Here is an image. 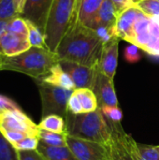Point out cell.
<instances>
[{
    "label": "cell",
    "mask_w": 159,
    "mask_h": 160,
    "mask_svg": "<svg viewBox=\"0 0 159 160\" xmlns=\"http://www.w3.org/2000/svg\"><path fill=\"white\" fill-rule=\"evenodd\" d=\"M157 150L159 151V145H158V146H157Z\"/></svg>",
    "instance_id": "44"
},
{
    "label": "cell",
    "mask_w": 159,
    "mask_h": 160,
    "mask_svg": "<svg viewBox=\"0 0 159 160\" xmlns=\"http://www.w3.org/2000/svg\"><path fill=\"white\" fill-rule=\"evenodd\" d=\"M135 6L150 18L159 17V0H140Z\"/></svg>",
    "instance_id": "27"
},
{
    "label": "cell",
    "mask_w": 159,
    "mask_h": 160,
    "mask_svg": "<svg viewBox=\"0 0 159 160\" xmlns=\"http://www.w3.org/2000/svg\"><path fill=\"white\" fill-rule=\"evenodd\" d=\"M59 64L61 65L63 69L70 76L71 80L74 82L75 89H93L97 68H91L66 60H60Z\"/></svg>",
    "instance_id": "9"
},
{
    "label": "cell",
    "mask_w": 159,
    "mask_h": 160,
    "mask_svg": "<svg viewBox=\"0 0 159 160\" xmlns=\"http://www.w3.org/2000/svg\"><path fill=\"white\" fill-rule=\"evenodd\" d=\"M104 1L105 0H82L76 22L88 27Z\"/></svg>",
    "instance_id": "18"
},
{
    "label": "cell",
    "mask_w": 159,
    "mask_h": 160,
    "mask_svg": "<svg viewBox=\"0 0 159 160\" xmlns=\"http://www.w3.org/2000/svg\"><path fill=\"white\" fill-rule=\"evenodd\" d=\"M99 109L107 122L121 123L123 119V112L118 106H104Z\"/></svg>",
    "instance_id": "30"
},
{
    "label": "cell",
    "mask_w": 159,
    "mask_h": 160,
    "mask_svg": "<svg viewBox=\"0 0 159 160\" xmlns=\"http://www.w3.org/2000/svg\"><path fill=\"white\" fill-rule=\"evenodd\" d=\"M144 13L136 6L119 13L115 24L112 26V32L114 38L126 40L129 43L132 38L134 24L136 21Z\"/></svg>",
    "instance_id": "11"
},
{
    "label": "cell",
    "mask_w": 159,
    "mask_h": 160,
    "mask_svg": "<svg viewBox=\"0 0 159 160\" xmlns=\"http://www.w3.org/2000/svg\"><path fill=\"white\" fill-rule=\"evenodd\" d=\"M60 61L56 52L48 48L31 47L26 52L16 56L3 55L1 70L23 73L37 80L45 76L51 68Z\"/></svg>",
    "instance_id": "2"
},
{
    "label": "cell",
    "mask_w": 159,
    "mask_h": 160,
    "mask_svg": "<svg viewBox=\"0 0 159 160\" xmlns=\"http://www.w3.org/2000/svg\"><path fill=\"white\" fill-rule=\"evenodd\" d=\"M92 90L97 97L98 108L104 106H118V99L114 89L113 80L101 73L98 68Z\"/></svg>",
    "instance_id": "12"
},
{
    "label": "cell",
    "mask_w": 159,
    "mask_h": 160,
    "mask_svg": "<svg viewBox=\"0 0 159 160\" xmlns=\"http://www.w3.org/2000/svg\"><path fill=\"white\" fill-rule=\"evenodd\" d=\"M74 94L78 97L83 109V112H92L98 109L97 97L92 89L78 88L74 90Z\"/></svg>",
    "instance_id": "22"
},
{
    "label": "cell",
    "mask_w": 159,
    "mask_h": 160,
    "mask_svg": "<svg viewBox=\"0 0 159 160\" xmlns=\"http://www.w3.org/2000/svg\"><path fill=\"white\" fill-rule=\"evenodd\" d=\"M31 48L27 36L6 31L0 38V49L5 56H16Z\"/></svg>",
    "instance_id": "13"
},
{
    "label": "cell",
    "mask_w": 159,
    "mask_h": 160,
    "mask_svg": "<svg viewBox=\"0 0 159 160\" xmlns=\"http://www.w3.org/2000/svg\"><path fill=\"white\" fill-rule=\"evenodd\" d=\"M0 130L22 132L38 137L39 128L22 110L10 111L0 115Z\"/></svg>",
    "instance_id": "8"
},
{
    "label": "cell",
    "mask_w": 159,
    "mask_h": 160,
    "mask_svg": "<svg viewBox=\"0 0 159 160\" xmlns=\"http://www.w3.org/2000/svg\"><path fill=\"white\" fill-rule=\"evenodd\" d=\"M112 2L115 6L118 14L121 13L122 11L127 9V8L135 6L134 0H112Z\"/></svg>",
    "instance_id": "38"
},
{
    "label": "cell",
    "mask_w": 159,
    "mask_h": 160,
    "mask_svg": "<svg viewBox=\"0 0 159 160\" xmlns=\"http://www.w3.org/2000/svg\"><path fill=\"white\" fill-rule=\"evenodd\" d=\"M5 136V138L12 144L23 140L24 138L26 137H29L30 135H27L25 133H22V132H17V131H5V132H2Z\"/></svg>",
    "instance_id": "37"
},
{
    "label": "cell",
    "mask_w": 159,
    "mask_h": 160,
    "mask_svg": "<svg viewBox=\"0 0 159 160\" xmlns=\"http://www.w3.org/2000/svg\"><path fill=\"white\" fill-rule=\"evenodd\" d=\"M66 133L67 136L107 145L111 140V128L100 109L92 112L72 114L67 112Z\"/></svg>",
    "instance_id": "3"
},
{
    "label": "cell",
    "mask_w": 159,
    "mask_h": 160,
    "mask_svg": "<svg viewBox=\"0 0 159 160\" xmlns=\"http://www.w3.org/2000/svg\"><path fill=\"white\" fill-rule=\"evenodd\" d=\"M39 142L48 146H67V134L54 133L39 129Z\"/></svg>",
    "instance_id": "25"
},
{
    "label": "cell",
    "mask_w": 159,
    "mask_h": 160,
    "mask_svg": "<svg viewBox=\"0 0 159 160\" xmlns=\"http://www.w3.org/2000/svg\"><path fill=\"white\" fill-rule=\"evenodd\" d=\"M103 46L94 29L76 22L67 30L55 52L60 60L97 68Z\"/></svg>",
    "instance_id": "1"
},
{
    "label": "cell",
    "mask_w": 159,
    "mask_h": 160,
    "mask_svg": "<svg viewBox=\"0 0 159 160\" xmlns=\"http://www.w3.org/2000/svg\"><path fill=\"white\" fill-rule=\"evenodd\" d=\"M7 22L8 21H0V38L7 31ZM2 57H3V53H2L1 49H0V71H1V61H2Z\"/></svg>",
    "instance_id": "39"
},
{
    "label": "cell",
    "mask_w": 159,
    "mask_h": 160,
    "mask_svg": "<svg viewBox=\"0 0 159 160\" xmlns=\"http://www.w3.org/2000/svg\"><path fill=\"white\" fill-rule=\"evenodd\" d=\"M37 85L42 107V117L57 114L66 117L67 114V102L74 90H68L35 80Z\"/></svg>",
    "instance_id": "5"
},
{
    "label": "cell",
    "mask_w": 159,
    "mask_h": 160,
    "mask_svg": "<svg viewBox=\"0 0 159 160\" xmlns=\"http://www.w3.org/2000/svg\"><path fill=\"white\" fill-rule=\"evenodd\" d=\"M37 151L46 160H78L67 146H48L39 142Z\"/></svg>",
    "instance_id": "19"
},
{
    "label": "cell",
    "mask_w": 159,
    "mask_h": 160,
    "mask_svg": "<svg viewBox=\"0 0 159 160\" xmlns=\"http://www.w3.org/2000/svg\"><path fill=\"white\" fill-rule=\"evenodd\" d=\"M37 81L49 83L54 86L62 87L68 90H75V85L70 76L63 69L61 65L58 63L53 66L51 70L42 78L37 79Z\"/></svg>",
    "instance_id": "16"
},
{
    "label": "cell",
    "mask_w": 159,
    "mask_h": 160,
    "mask_svg": "<svg viewBox=\"0 0 159 160\" xmlns=\"http://www.w3.org/2000/svg\"><path fill=\"white\" fill-rule=\"evenodd\" d=\"M67 146L78 160H110L108 148L102 143L67 135Z\"/></svg>",
    "instance_id": "7"
},
{
    "label": "cell",
    "mask_w": 159,
    "mask_h": 160,
    "mask_svg": "<svg viewBox=\"0 0 159 160\" xmlns=\"http://www.w3.org/2000/svg\"><path fill=\"white\" fill-rule=\"evenodd\" d=\"M148 54L159 58V23L151 18L149 26V40L144 51Z\"/></svg>",
    "instance_id": "23"
},
{
    "label": "cell",
    "mask_w": 159,
    "mask_h": 160,
    "mask_svg": "<svg viewBox=\"0 0 159 160\" xmlns=\"http://www.w3.org/2000/svg\"><path fill=\"white\" fill-rule=\"evenodd\" d=\"M37 127L39 129L42 130H47V131L60 133V134H67L66 119L65 117L57 114H50L45 117H42Z\"/></svg>",
    "instance_id": "20"
},
{
    "label": "cell",
    "mask_w": 159,
    "mask_h": 160,
    "mask_svg": "<svg viewBox=\"0 0 159 160\" xmlns=\"http://www.w3.org/2000/svg\"><path fill=\"white\" fill-rule=\"evenodd\" d=\"M67 112L72 114H80L83 112V109L81 104V101L79 100L78 97L74 94V91L67 102Z\"/></svg>",
    "instance_id": "35"
},
{
    "label": "cell",
    "mask_w": 159,
    "mask_h": 160,
    "mask_svg": "<svg viewBox=\"0 0 159 160\" xmlns=\"http://www.w3.org/2000/svg\"><path fill=\"white\" fill-rule=\"evenodd\" d=\"M0 160H19V154L0 130Z\"/></svg>",
    "instance_id": "26"
},
{
    "label": "cell",
    "mask_w": 159,
    "mask_h": 160,
    "mask_svg": "<svg viewBox=\"0 0 159 160\" xmlns=\"http://www.w3.org/2000/svg\"><path fill=\"white\" fill-rule=\"evenodd\" d=\"M77 20V0H53L44 31L47 48L55 52L57 47Z\"/></svg>",
    "instance_id": "4"
},
{
    "label": "cell",
    "mask_w": 159,
    "mask_h": 160,
    "mask_svg": "<svg viewBox=\"0 0 159 160\" xmlns=\"http://www.w3.org/2000/svg\"><path fill=\"white\" fill-rule=\"evenodd\" d=\"M97 37L100 38V40L102 41L103 45L108 44L109 42H111L112 39L117 38H114V36L112 35V27H107V26H98L97 28L95 29Z\"/></svg>",
    "instance_id": "34"
},
{
    "label": "cell",
    "mask_w": 159,
    "mask_h": 160,
    "mask_svg": "<svg viewBox=\"0 0 159 160\" xmlns=\"http://www.w3.org/2000/svg\"><path fill=\"white\" fill-rule=\"evenodd\" d=\"M81 1H82V0H77V14H78V9H79V7H80V4H81Z\"/></svg>",
    "instance_id": "41"
},
{
    "label": "cell",
    "mask_w": 159,
    "mask_h": 160,
    "mask_svg": "<svg viewBox=\"0 0 159 160\" xmlns=\"http://www.w3.org/2000/svg\"><path fill=\"white\" fill-rule=\"evenodd\" d=\"M138 1H140V0H134V2L136 3V2H138Z\"/></svg>",
    "instance_id": "43"
},
{
    "label": "cell",
    "mask_w": 159,
    "mask_h": 160,
    "mask_svg": "<svg viewBox=\"0 0 159 160\" xmlns=\"http://www.w3.org/2000/svg\"><path fill=\"white\" fill-rule=\"evenodd\" d=\"M124 57H125L126 61L129 64L138 63L142 58V54L140 52V48L134 44L129 43V45H127L125 48Z\"/></svg>",
    "instance_id": "32"
},
{
    "label": "cell",
    "mask_w": 159,
    "mask_h": 160,
    "mask_svg": "<svg viewBox=\"0 0 159 160\" xmlns=\"http://www.w3.org/2000/svg\"><path fill=\"white\" fill-rule=\"evenodd\" d=\"M25 21H26V24L28 28V40H29L31 47L47 48L43 31L32 22L28 20H25Z\"/></svg>",
    "instance_id": "24"
},
{
    "label": "cell",
    "mask_w": 159,
    "mask_h": 160,
    "mask_svg": "<svg viewBox=\"0 0 159 160\" xmlns=\"http://www.w3.org/2000/svg\"><path fill=\"white\" fill-rule=\"evenodd\" d=\"M14 3H15V6H16V8H17V11H18L19 15H21V13H22V11L23 9L25 0H14Z\"/></svg>",
    "instance_id": "40"
},
{
    "label": "cell",
    "mask_w": 159,
    "mask_h": 160,
    "mask_svg": "<svg viewBox=\"0 0 159 160\" xmlns=\"http://www.w3.org/2000/svg\"><path fill=\"white\" fill-rule=\"evenodd\" d=\"M18 16L14 0H0V21H9Z\"/></svg>",
    "instance_id": "28"
},
{
    "label": "cell",
    "mask_w": 159,
    "mask_h": 160,
    "mask_svg": "<svg viewBox=\"0 0 159 160\" xmlns=\"http://www.w3.org/2000/svg\"><path fill=\"white\" fill-rule=\"evenodd\" d=\"M19 160H46L44 157L37 151H18Z\"/></svg>",
    "instance_id": "36"
},
{
    "label": "cell",
    "mask_w": 159,
    "mask_h": 160,
    "mask_svg": "<svg viewBox=\"0 0 159 160\" xmlns=\"http://www.w3.org/2000/svg\"><path fill=\"white\" fill-rule=\"evenodd\" d=\"M53 0H25L21 17L38 26L44 33Z\"/></svg>",
    "instance_id": "10"
},
{
    "label": "cell",
    "mask_w": 159,
    "mask_h": 160,
    "mask_svg": "<svg viewBox=\"0 0 159 160\" xmlns=\"http://www.w3.org/2000/svg\"><path fill=\"white\" fill-rule=\"evenodd\" d=\"M118 12L112 0H105L88 27L94 30L98 26L112 27L115 24Z\"/></svg>",
    "instance_id": "15"
},
{
    "label": "cell",
    "mask_w": 159,
    "mask_h": 160,
    "mask_svg": "<svg viewBox=\"0 0 159 160\" xmlns=\"http://www.w3.org/2000/svg\"><path fill=\"white\" fill-rule=\"evenodd\" d=\"M131 151L136 160H159V151L157 146L141 144L132 140Z\"/></svg>",
    "instance_id": "21"
},
{
    "label": "cell",
    "mask_w": 159,
    "mask_h": 160,
    "mask_svg": "<svg viewBox=\"0 0 159 160\" xmlns=\"http://www.w3.org/2000/svg\"><path fill=\"white\" fill-rule=\"evenodd\" d=\"M18 110H22V109L14 100H12L11 98L6 96L0 95V115H2L7 112L18 111Z\"/></svg>",
    "instance_id": "33"
},
{
    "label": "cell",
    "mask_w": 159,
    "mask_h": 160,
    "mask_svg": "<svg viewBox=\"0 0 159 160\" xmlns=\"http://www.w3.org/2000/svg\"><path fill=\"white\" fill-rule=\"evenodd\" d=\"M154 19H155V20H156V21H157V22H158V23H159V17H157V18H154Z\"/></svg>",
    "instance_id": "42"
},
{
    "label": "cell",
    "mask_w": 159,
    "mask_h": 160,
    "mask_svg": "<svg viewBox=\"0 0 159 160\" xmlns=\"http://www.w3.org/2000/svg\"><path fill=\"white\" fill-rule=\"evenodd\" d=\"M119 38H114L108 44L103 46L101 58L98 64V70L113 80L116 74L117 64H118V47Z\"/></svg>",
    "instance_id": "14"
},
{
    "label": "cell",
    "mask_w": 159,
    "mask_h": 160,
    "mask_svg": "<svg viewBox=\"0 0 159 160\" xmlns=\"http://www.w3.org/2000/svg\"><path fill=\"white\" fill-rule=\"evenodd\" d=\"M151 18L147 15H142L135 22L132 32L130 44H134L141 50L145 51L149 40V26Z\"/></svg>",
    "instance_id": "17"
},
{
    "label": "cell",
    "mask_w": 159,
    "mask_h": 160,
    "mask_svg": "<svg viewBox=\"0 0 159 160\" xmlns=\"http://www.w3.org/2000/svg\"><path fill=\"white\" fill-rule=\"evenodd\" d=\"M39 139L36 136H29L23 140L12 144L17 151H34L37 150Z\"/></svg>",
    "instance_id": "31"
},
{
    "label": "cell",
    "mask_w": 159,
    "mask_h": 160,
    "mask_svg": "<svg viewBox=\"0 0 159 160\" xmlns=\"http://www.w3.org/2000/svg\"><path fill=\"white\" fill-rule=\"evenodd\" d=\"M107 123L111 128V140L106 145L110 160H136L131 151L133 138L125 132L121 123Z\"/></svg>",
    "instance_id": "6"
},
{
    "label": "cell",
    "mask_w": 159,
    "mask_h": 160,
    "mask_svg": "<svg viewBox=\"0 0 159 160\" xmlns=\"http://www.w3.org/2000/svg\"><path fill=\"white\" fill-rule=\"evenodd\" d=\"M7 31L17 34V35L28 37V28H27L25 19H23L21 16H18L9 20L7 22Z\"/></svg>",
    "instance_id": "29"
}]
</instances>
